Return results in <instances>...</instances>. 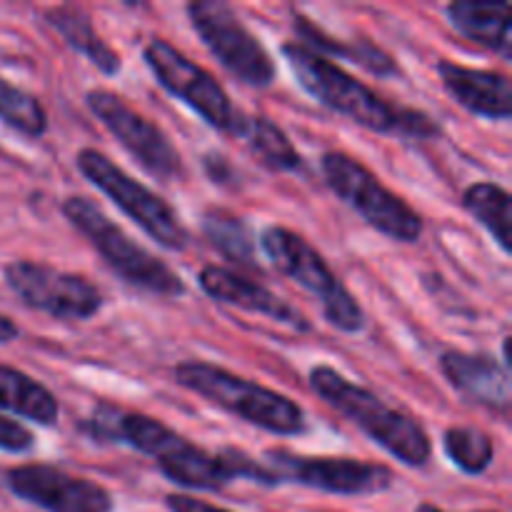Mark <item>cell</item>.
<instances>
[{"label":"cell","instance_id":"6da1fadb","mask_svg":"<svg viewBox=\"0 0 512 512\" xmlns=\"http://www.w3.org/2000/svg\"><path fill=\"white\" fill-rule=\"evenodd\" d=\"M280 53L288 60L298 83L318 103L345 115L353 123L375 130V133L403 135V138H433L438 133V125H435L430 115L388 103L373 88L355 80L353 75L345 73L333 60L305 48L303 43L280 45Z\"/></svg>","mask_w":512,"mask_h":512},{"label":"cell","instance_id":"7a4b0ae2","mask_svg":"<svg viewBox=\"0 0 512 512\" xmlns=\"http://www.w3.org/2000/svg\"><path fill=\"white\" fill-rule=\"evenodd\" d=\"M85 428L95 438L108 443H125L138 453L148 455L170 483L188 490H220L230 483L223 460L205 453L195 443L185 440L160 420L140 413H123L110 405H100Z\"/></svg>","mask_w":512,"mask_h":512},{"label":"cell","instance_id":"3957f363","mask_svg":"<svg viewBox=\"0 0 512 512\" xmlns=\"http://www.w3.org/2000/svg\"><path fill=\"white\" fill-rule=\"evenodd\" d=\"M310 388L325 400L343 418L358 425L375 445L393 455L408 468H423L428 465L430 438L423 425L410 415L400 413L393 405L383 403L375 393L350 383L330 365H315L310 370Z\"/></svg>","mask_w":512,"mask_h":512},{"label":"cell","instance_id":"277c9868","mask_svg":"<svg viewBox=\"0 0 512 512\" xmlns=\"http://www.w3.org/2000/svg\"><path fill=\"white\" fill-rule=\"evenodd\" d=\"M173 378L180 388L198 393L208 403L218 405L225 413L260 430L275 435H300L305 430L303 408L293 403L288 395L263 388L218 365L188 360V363L175 365Z\"/></svg>","mask_w":512,"mask_h":512},{"label":"cell","instance_id":"5b68a950","mask_svg":"<svg viewBox=\"0 0 512 512\" xmlns=\"http://www.w3.org/2000/svg\"><path fill=\"white\" fill-rule=\"evenodd\" d=\"M63 215L70 225L80 230L100 253V258L125 280L148 293L163 295V298H180L185 295V283L173 268L155 258L153 253L135 243L115 220H110L93 200L68 198L63 203Z\"/></svg>","mask_w":512,"mask_h":512},{"label":"cell","instance_id":"8992f818","mask_svg":"<svg viewBox=\"0 0 512 512\" xmlns=\"http://www.w3.org/2000/svg\"><path fill=\"white\" fill-rule=\"evenodd\" d=\"M260 248L278 273L288 275L320 300L325 320L333 328L340 333H360L365 328V313L358 300L348 293V288L308 240L288 228L268 225L260 233Z\"/></svg>","mask_w":512,"mask_h":512},{"label":"cell","instance_id":"52a82bcc","mask_svg":"<svg viewBox=\"0 0 512 512\" xmlns=\"http://www.w3.org/2000/svg\"><path fill=\"white\" fill-rule=\"evenodd\" d=\"M320 168L330 190L378 233L398 243H418L423 238L425 223L418 210L410 208L398 193L385 188L378 175L370 173L360 160L340 150H330L320 160Z\"/></svg>","mask_w":512,"mask_h":512},{"label":"cell","instance_id":"ba28073f","mask_svg":"<svg viewBox=\"0 0 512 512\" xmlns=\"http://www.w3.org/2000/svg\"><path fill=\"white\" fill-rule=\"evenodd\" d=\"M75 165L90 185H95L105 198L113 200L155 243L168 250H183L188 245V230L180 223L178 213L158 193L120 170L108 155L93 148H83L75 158Z\"/></svg>","mask_w":512,"mask_h":512},{"label":"cell","instance_id":"9c48e42d","mask_svg":"<svg viewBox=\"0 0 512 512\" xmlns=\"http://www.w3.org/2000/svg\"><path fill=\"white\" fill-rule=\"evenodd\" d=\"M143 60L150 73L158 78V83L170 95L183 100L188 108H193L210 128L220 130V133L240 135L245 115L235 108L223 85L208 70H203L198 63L185 58L178 48L160 38H153L145 45Z\"/></svg>","mask_w":512,"mask_h":512},{"label":"cell","instance_id":"30bf717a","mask_svg":"<svg viewBox=\"0 0 512 512\" xmlns=\"http://www.w3.org/2000/svg\"><path fill=\"white\" fill-rule=\"evenodd\" d=\"M188 18L213 58L240 83L250 88H268L273 83V58L230 5L218 0L190 3Z\"/></svg>","mask_w":512,"mask_h":512},{"label":"cell","instance_id":"8fae6325","mask_svg":"<svg viewBox=\"0 0 512 512\" xmlns=\"http://www.w3.org/2000/svg\"><path fill=\"white\" fill-rule=\"evenodd\" d=\"M3 278L20 303L50 318L90 320L103 308V293L90 280L50 265L13 260L3 268Z\"/></svg>","mask_w":512,"mask_h":512},{"label":"cell","instance_id":"7c38bea8","mask_svg":"<svg viewBox=\"0 0 512 512\" xmlns=\"http://www.w3.org/2000/svg\"><path fill=\"white\" fill-rule=\"evenodd\" d=\"M260 463L268 468L275 483L305 485L330 495H378L393 485L390 468L353 458H310L288 450H268Z\"/></svg>","mask_w":512,"mask_h":512},{"label":"cell","instance_id":"4fadbf2b","mask_svg":"<svg viewBox=\"0 0 512 512\" xmlns=\"http://www.w3.org/2000/svg\"><path fill=\"white\" fill-rule=\"evenodd\" d=\"M88 110L108 128V133L148 170L160 180H180L185 175L183 158L178 148L170 143L168 135L150 123L148 118L130 108L120 95L110 90H90L85 95Z\"/></svg>","mask_w":512,"mask_h":512},{"label":"cell","instance_id":"5bb4252c","mask_svg":"<svg viewBox=\"0 0 512 512\" xmlns=\"http://www.w3.org/2000/svg\"><path fill=\"white\" fill-rule=\"evenodd\" d=\"M5 485L45 512H113V495L103 485L53 465H18L5 473Z\"/></svg>","mask_w":512,"mask_h":512},{"label":"cell","instance_id":"9a60e30c","mask_svg":"<svg viewBox=\"0 0 512 512\" xmlns=\"http://www.w3.org/2000/svg\"><path fill=\"white\" fill-rule=\"evenodd\" d=\"M198 285L215 303L233 305V308L245 310V313L263 315V318H270L273 323L288 325V328L300 330V333H308L310 330L308 318L295 305H290L288 300L275 295L265 285L243 278V275L233 273V270L220 268V265H205L198 275Z\"/></svg>","mask_w":512,"mask_h":512},{"label":"cell","instance_id":"2e32d148","mask_svg":"<svg viewBox=\"0 0 512 512\" xmlns=\"http://www.w3.org/2000/svg\"><path fill=\"white\" fill-rule=\"evenodd\" d=\"M438 75L450 98L468 113L488 120H508L512 115V90L508 75L495 70L465 68L453 60H440Z\"/></svg>","mask_w":512,"mask_h":512},{"label":"cell","instance_id":"e0dca14e","mask_svg":"<svg viewBox=\"0 0 512 512\" xmlns=\"http://www.w3.org/2000/svg\"><path fill=\"white\" fill-rule=\"evenodd\" d=\"M440 370L448 383L470 403L485 405L490 410L508 413L510 408V378L508 370L498 360L483 353H460L448 350L440 358Z\"/></svg>","mask_w":512,"mask_h":512},{"label":"cell","instance_id":"ac0fdd59","mask_svg":"<svg viewBox=\"0 0 512 512\" xmlns=\"http://www.w3.org/2000/svg\"><path fill=\"white\" fill-rule=\"evenodd\" d=\"M450 25L473 43L495 53L510 55V5L490 3V0H455L445 8Z\"/></svg>","mask_w":512,"mask_h":512},{"label":"cell","instance_id":"d6986e66","mask_svg":"<svg viewBox=\"0 0 512 512\" xmlns=\"http://www.w3.org/2000/svg\"><path fill=\"white\" fill-rule=\"evenodd\" d=\"M50 28L58 30L65 38V43L75 50V53L85 55L95 68L103 75H118L120 73V55L105 43L98 35V30L93 28L88 15L80 8L73 5H60V8H50L45 13Z\"/></svg>","mask_w":512,"mask_h":512},{"label":"cell","instance_id":"ffe728a7","mask_svg":"<svg viewBox=\"0 0 512 512\" xmlns=\"http://www.w3.org/2000/svg\"><path fill=\"white\" fill-rule=\"evenodd\" d=\"M0 408L38 425H55L60 415L58 400L45 385L3 363H0Z\"/></svg>","mask_w":512,"mask_h":512},{"label":"cell","instance_id":"44dd1931","mask_svg":"<svg viewBox=\"0 0 512 512\" xmlns=\"http://www.w3.org/2000/svg\"><path fill=\"white\" fill-rule=\"evenodd\" d=\"M238 138H243L255 153V158L275 173H293L303 165V158L295 150V145L273 120L260 118V115H245Z\"/></svg>","mask_w":512,"mask_h":512},{"label":"cell","instance_id":"7402d4cb","mask_svg":"<svg viewBox=\"0 0 512 512\" xmlns=\"http://www.w3.org/2000/svg\"><path fill=\"white\" fill-rule=\"evenodd\" d=\"M200 228H203L208 243L213 245L220 255H225L230 263H238L243 265V268H260L253 233H250L248 225H245L238 215L218 208L205 210L203 218H200Z\"/></svg>","mask_w":512,"mask_h":512},{"label":"cell","instance_id":"603a6c76","mask_svg":"<svg viewBox=\"0 0 512 512\" xmlns=\"http://www.w3.org/2000/svg\"><path fill=\"white\" fill-rule=\"evenodd\" d=\"M463 208L493 235L505 255L512 250V215L508 190L495 183H473L463 193Z\"/></svg>","mask_w":512,"mask_h":512},{"label":"cell","instance_id":"cb8c5ba5","mask_svg":"<svg viewBox=\"0 0 512 512\" xmlns=\"http://www.w3.org/2000/svg\"><path fill=\"white\" fill-rule=\"evenodd\" d=\"M295 30H298L300 38H305V48L323 55V58L325 55H335V58L353 60V63L363 65L365 70H370L375 75H393L398 70L395 68V60L383 48H378L375 43H368V40H355L353 45H343L335 38H328V35L320 33L310 20L300 18V15L295 18Z\"/></svg>","mask_w":512,"mask_h":512},{"label":"cell","instance_id":"d4e9b609","mask_svg":"<svg viewBox=\"0 0 512 512\" xmlns=\"http://www.w3.org/2000/svg\"><path fill=\"white\" fill-rule=\"evenodd\" d=\"M0 120L25 138H43L48 133V113L35 95L0 78Z\"/></svg>","mask_w":512,"mask_h":512},{"label":"cell","instance_id":"484cf974","mask_svg":"<svg viewBox=\"0 0 512 512\" xmlns=\"http://www.w3.org/2000/svg\"><path fill=\"white\" fill-rule=\"evenodd\" d=\"M445 455L468 475H483L493 465L495 445L488 433L470 425H455L443 435Z\"/></svg>","mask_w":512,"mask_h":512},{"label":"cell","instance_id":"4316f807","mask_svg":"<svg viewBox=\"0 0 512 512\" xmlns=\"http://www.w3.org/2000/svg\"><path fill=\"white\" fill-rule=\"evenodd\" d=\"M33 445L35 438L25 425L0 415V450L3 453H28Z\"/></svg>","mask_w":512,"mask_h":512},{"label":"cell","instance_id":"83f0119b","mask_svg":"<svg viewBox=\"0 0 512 512\" xmlns=\"http://www.w3.org/2000/svg\"><path fill=\"white\" fill-rule=\"evenodd\" d=\"M165 508L170 512H230L218 508V505H210L205 500L193 498V495H183V493H173L165 498Z\"/></svg>","mask_w":512,"mask_h":512},{"label":"cell","instance_id":"f1b7e54d","mask_svg":"<svg viewBox=\"0 0 512 512\" xmlns=\"http://www.w3.org/2000/svg\"><path fill=\"white\" fill-rule=\"evenodd\" d=\"M18 335H20V328H18V325H15L13 320L8 318V315L0 313V345L13 343V340L18 338Z\"/></svg>","mask_w":512,"mask_h":512},{"label":"cell","instance_id":"f546056e","mask_svg":"<svg viewBox=\"0 0 512 512\" xmlns=\"http://www.w3.org/2000/svg\"><path fill=\"white\" fill-rule=\"evenodd\" d=\"M415 512H445V510L435 508V505H430V503H423V505H418V510Z\"/></svg>","mask_w":512,"mask_h":512}]
</instances>
